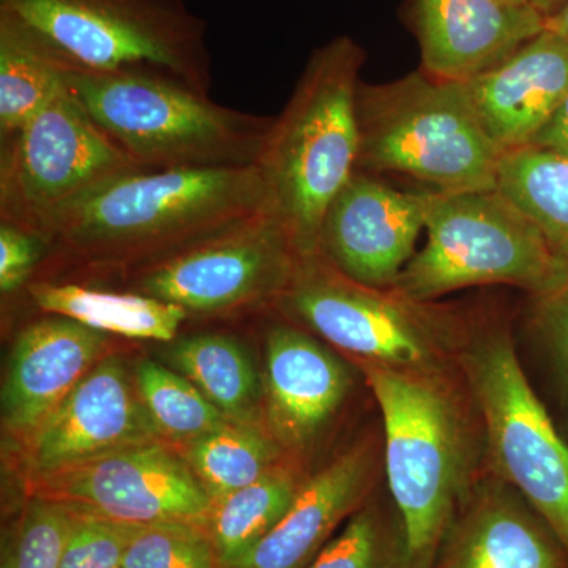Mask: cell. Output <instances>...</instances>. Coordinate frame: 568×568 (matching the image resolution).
Listing matches in <instances>:
<instances>
[{"mask_svg":"<svg viewBox=\"0 0 568 568\" xmlns=\"http://www.w3.org/2000/svg\"><path fill=\"white\" fill-rule=\"evenodd\" d=\"M530 145L568 155V97Z\"/></svg>","mask_w":568,"mask_h":568,"instance_id":"836d02e7","label":"cell"},{"mask_svg":"<svg viewBox=\"0 0 568 568\" xmlns=\"http://www.w3.org/2000/svg\"><path fill=\"white\" fill-rule=\"evenodd\" d=\"M530 328L547 354L562 403L568 407V275L551 290L532 295Z\"/></svg>","mask_w":568,"mask_h":568,"instance_id":"1f68e13d","label":"cell"},{"mask_svg":"<svg viewBox=\"0 0 568 568\" xmlns=\"http://www.w3.org/2000/svg\"><path fill=\"white\" fill-rule=\"evenodd\" d=\"M121 568H220V562L204 525L163 521L141 526Z\"/></svg>","mask_w":568,"mask_h":568,"instance_id":"f546056e","label":"cell"},{"mask_svg":"<svg viewBox=\"0 0 568 568\" xmlns=\"http://www.w3.org/2000/svg\"><path fill=\"white\" fill-rule=\"evenodd\" d=\"M276 308L355 365L420 372L457 368L470 321L436 302L355 283L320 253L302 257Z\"/></svg>","mask_w":568,"mask_h":568,"instance_id":"ba28073f","label":"cell"},{"mask_svg":"<svg viewBox=\"0 0 568 568\" xmlns=\"http://www.w3.org/2000/svg\"><path fill=\"white\" fill-rule=\"evenodd\" d=\"M357 170L407 175L433 192L495 190L504 152L478 121L463 81L426 71L358 85Z\"/></svg>","mask_w":568,"mask_h":568,"instance_id":"8992f818","label":"cell"},{"mask_svg":"<svg viewBox=\"0 0 568 568\" xmlns=\"http://www.w3.org/2000/svg\"><path fill=\"white\" fill-rule=\"evenodd\" d=\"M364 61V50L351 37L313 52L256 163L271 211L302 257L320 253L328 205L357 171V92Z\"/></svg>","mask_w":568,"mask_h":568,"instance_id":"3957f363","label":"cell"},{"mask_svg":"<svg viewBox=\"0 0 568 568\" xmlns=\"http://www.w3.org/2000/svg\"><path fill=\"white\" fill-rule=\"evenodd\" d=\"M545 28H547L548 31L558 33V36L568 41V2L562 9L547 18Z\"/></svg>","mask_w":568,"mask_h":568,"instance_id":"e575fe53","label":"cell"},{"mask_svg":"<svg viewBox=\"0 0 568 568\" xmlns=\"http://www.w3.org/2000/svg\"><path fill=\"white\" fill-rule=\"evenodd\" d=\"M65 89V73L17 26L0 18V141L20 132Z\"/></svg>","mask_w":568,"mask_h":568,"instance_id":"484cf974","label":"cell"},{"mask_svg":"<svg viewBox=\"0 0 568 568\" xmlns=\"http://www.w3.org/2000/svg\"><path fill=\"white\" fill-rule=\"evenodd\" d=\"M271 211L257 164L209 170H133L59 212L41 237L89 267L136 271Z\"/></svg>","mask_w":568,"mask_h":568,"instance_id":"6da1fadb","label":"cell"},{"mask_svg":"<svg viewBox=\"0 0 568 568\" xmlns=\"http://www.w3.org/2000/svg\"><path fill=\"white\" fill-rule=\"evenodd\" d=\"M568 0H532V6L536 7L545 18L551 17L556 11L562 9Z\"/></svg>","mask_w":568,"mask_h":568,"instance_id":"d590c367","label":"cell"},{"mask_svg":"<svg viewBox=\"0 0 568 568\" xmlns=\"http://www.w3.org/2000/svg\"><path fill=\"white\" fill-rule=\"evenodd\" d=\"M181 455L213 503L248 487L286 462V452L267 426L233 420L185 444Z\"/></svg>","mask_w":568,"mask_h":568,"instance_id":"d4e9b609","label":"cell"},{"mask_svg":"<svg viewBox=\"0 0 568 568\" xmlns=\"http://www.w3.org/2000/svg\"><path fill=\"white\" fill-rule=\"evenodd\" d=\"M497 190L526 213L568 264V155L548 149H517L504 153Z\"/></svg>","mask_w":568,"mask_h":568,"instance_id":"cb8c5ba5","label":"cell"},{"mask_svg":"<svg viewBox=\"0 0 568 568\" xmlns=\"http://www.w3.org/2000/svg\"><path fill=\"white\" fill-rule=\"evenodd\" d=\"M310 568H414L405 523L392 497L373 493Z\"/></svg>","mask_w":568,"mask_h":568,"instance_id":"4316f807","label":"cell"},{"mask_svg":"<svg viewBox=\"0 0 568 568\" xmlns=\"http://www.w3.org/2000/svg\"><path fill=\"white\" fill-rule=\"evenodd\" d=\"M70 521L69 504L48 497H29L3 545L2 568L61 567Z\"/></svg>","mask_w":568,"mask_h":568,"instance_id":"f1b7e54d","label":"cell"},{"mask_svg":"<svg viewBox=\"0 0 568 568\" xmlns=\"http://www.w3.org/2000/svg\"><path fill=\"white\" fill-rule=\"evenodd\" d=\"M65 74H152L211 95L205 26L182 0H0Z\"/></svg>","mask_w":568,"mask_h":568,"instance_id":"277c9868","label":"cell"},{"mask_svg":"<svg viewBox=\"0 0 568 568\" xmlns=\"http://www.w3.org/2000/svg\"><path fill=\"white\" fill-rule=\"evenodd\" d=\"M65 84L141 170L253 166L275 121L222 106L209 93L152 74H65Z\"/></svg>","mask_w":568,"mask_h":568,"instance_id":"5b68a950","label":"cell"},{"mask_svg":"<svg viewBox=\"0 0 568 568\" xmlns=\"http://www.w3.org/2000/svg\"><path fill=\"white\" fill-rule=\"evenodd\" d=\"M47 253L40 234L0 222V293L10 295L28 286Z\"/></svg>","mask_w":568,"mask_h":568,"instance_id":"d6a6232c","label":"cell"},{"mask_svg":"<svg viewBox=\"0 0 568 568\" xmlns=\"http://www.w3.org/2000/svg\"><path fill=\"white\" fill-rule=\"evenodd\" d=\"M70 507V529L59 568H121L126 548L142 525Z\"/></svg>","mask_w":568,"mask_h":568,"instance_id":"4dcf8cb0","label":"cell"},{"mask_svg":"<svg viewBox=\"0 0 568 568\" xmlns=\"http://www.w3.org/2000/svg\"><path fill=\"white\" fill-rule=\"evenodd\" d=\"M164 358L230 420L265 425L263 377L248 351L233 336H183L164 351Z\"/></svg>","mask_w":568,"mask_h":568,"instance_id":"7402d4cb","label":"cell"},{"mask_svg":"<svg viewBox=\"0 0 568 568\" xmlns=\"http://www.w3.org/2000/svg\"><path fill=\"white\" fill-rule=\"evenodd\" d=\"M424 71L469 81L545 31L547 18L523 0H417Z\"/></svg>","mask_w":568,"mask_h":568,"instance_id":"d6986e66","label":"cell"},{"mask_svg":"<svg viewBox=\"0 0 568 568\" xmlns=\"http://www.w3.org/2000/svg\"><path fill=\"white\" fill-rule=\"evenodd\" d=\"M523 2L532 3V0H523Z\"/></svg>","mask_w":568,"mask_h":568,"instance_id":"8d00e7d4","label":"cell"},{"mask_svg":"<svg viewBox=\"0 0 568 568\" xmlns=\"http://www.w3.org/2000/svg\"><path fill=\"white\" fill-rule=\"evenodd\" d=\"M163 440L118 355L103 357L29 439L32 477Z\"/></svg>","mask_w":568,"mask_h":568,"instance_id":"5bb4252c","label":"cell"},{"mask_svg":"<svg viewBox=\"0 0 568 568\" xmlns=\"http://www.w3.org/2000/svg\"><path fill=\"white\" fill-rule=\"evenodd\" d=\"M429 192H402L355 171L325 213L320 254L355 283L392 290L416 254Z\"/></svg>","mask_w":568,"mask_h":568,"instance_id":"4fadbf2b","label":"cell"},{"mask_svg":"<svg viewBox=\"0 0 568 568\" xmlns=\"http://www.w3.org/2000/svg\"><path fill=\"white\" fill-rule=\"evenodd\" d=\"M383 443L365 436L306 478L293 506L244 559L224 568H310L335 530L376 491Z\"/></svg>","mask_w":568,"mask_h":568,"instance_id":"2e32d148","label":"cell"},{"mask_svg":"<svg viewBox=\"0 0 568 568\" xmlns=\"http://www.w3.org/2000/svg\"><path fill=\"white\" fill-rule=\"evenodd\" d=\"M134 383L163 440L185 446L231 422L192 381L151 358L138 364Z\"/></svg>","mask_w":568,"mask_h":568,"instance_id":"83f0119b","label":"cell"},{"mask_svg":"<svg viewBox=\"0 0 568 568\" xmlns=\"http://www.w3.org/2000/svg\"><path fill=\"white\" fill-rule=\"evenodd\" d=\"M106 345V334L65 316L47 315L22 328L3 379V429L31 439L91 372Z\"/></svg>","mask_w":568,"mask_h":568,"instance_id":"ac0fdd59","label":"cell"},{"mask_svg":"<svg viewBox=\"0 0 568 568\" xmlns=\"http://www.w3.org/2000/svg\"><path fill=\"white\" fill-rule=\"evenodd\" d=\"M31 480V496L132 525H205L213 507L189 463L164 440L121 448Z\"/></svg>","mask_w":568,"mask_h":568,"instance_id":"7c38bea8","label":"cell"},{"mask_svg":"<svg viewBox=\"0 0 568 568\" xmlns=\"http://www.w3.org/2000/svg\"><path fill=\"white\" fill-rule=\"evenodd\" d=\"M457 368L480 417L487 466L528 500L568 556V443L530 386L510 328L470 320Z\"/></svg>","mask_w":568,"mask_h":568,"instance_id":"52a82bcc","label":"cell"},{"mask_svg":"<svg viewBox=\"0 0 568 568\" xmlns=\"http://www.w3.org/2000/svg\"><path fill=\"white\" fill-rule=\"evenodd\" d=\"M425 231L424 248L392 287L410 301L436 302L485 284L538 295L568 275L536 223L497 189L429 192Z\"/></svg>","mask_w":568,"mask_h":568,"instance_id":"9c48e42d","label":"cell"},{"mask_svg":"<svg viewBox=\"0 0 568 568\" xmlns=\"http://www.w3.org/2000/svg\"><path fill=\"white\" fill-rule=\"evenodd\" d=\"M26 287L41 313L70 317L106 335L171 343L189 317L181 306L133 291L115 293L58 280H36Z\"/></svg>","mask_w":568,"mask_h":568,"instance_id":"44dd1931","label":"cell"},{"mask_svg":"<svg viewBox=\"0 0 568 568\" xmlns=\"http://www.w3.org/2000/svg\"><path fill=\"white\" fill-rule=\"evenodd\" d=\"M301 253L272 211L129 272L130 291L181 306L190 315L219 316L276 306L293 282Z\"/></svg>","mask_w":568,"mask_h":568,"instance_id":"30bf717a","label":"cell"},{"mask_svg":"<svg viewBox=\"0 0 568 568\" xmlns=\"http://www.w3.org/2000/svg\"><path fill=\"white\" fill-rule=\"evenodd\" d=\"M306 478L293 462H284L260 480L213 503L205 529L220 568L233 566L257 547L293 506Z\"/></svg>","mask_w":568,"mask_h":568,"instance_id":"603a6c76","label":"cell"},{"mask_svg":"<svg viewBox=\"0 0 568 568\" xmlns=\"http://www.w3.org/2000/svg\"><path fill=\"white\" fill-rule=\"evenodd\" d=\"M432 568H568V556L528 500L485 466Z\"/></svg>","mask_w":568,"mask_h":568,"instance_id":"e0dca14e","label":"cell"},{"mask_svg":"<svg viewBox=\"0 0 568 568\" xmlns=\"http://www.w3.org/2000/svg\"><path fill=\"white\" fill-rule=\"evenodd\" d=\"M133 170L141 168L65 89L20 132L2 141L0 222L41 235L63 209Z\"/></svg>","mask_w":568,"mask_h":568,"instance_id":"8fae6325","label":"cell"},{"mask_svg":"<svg viewBox=\"0 0 568 568\" xmlns=\"http://www.w3.org/2000/svg\"><path fill=\"white\" fill-rule=\"evenodd\" d=\"M264 417L286 454L315 446L346 405L354 375L345 358L294 323L265 336Z\"/></svg>","mask_w":568,"mask_h":568,"instance_id":"9a60e30c","label":"cell"},{"mask_svg":"<svg viewBox=\"0 0 568 568\" xmlns=\"http://www.w3.org/2000/svg\"><path fill=\"white\" fill-rule=\"evenodd\" d=\"M478 121L504 153L528 148L568 97V41L538 33L510 58L465 81Z\"/></svg>","mask_w":568,"mask_h":568,"instance_id":"ffe728a7","label":"cell"},{"mask_svg":"<svg viewBox=\"0 0 568 568\" xmlns=\"http://www.w3.org/2000/svg\"><path fill=\"white\" fill-rule=\"evenodd\" d=\"M357 366L379 406L388 496L405 523L414 568H432L487 466L480 417L458 368Z\"/></svg>","mask_w":568,"mask_h":568,"instance_id":"7a4b0ae2","label":"cell"}]
</instances>
